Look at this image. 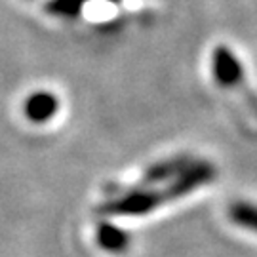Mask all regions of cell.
<instances>
[{"label":"cell","instance_id":"cell-2","mask_svg":"<svg viewBox=\"0 0 257 257\" xmlns=\"http://www.w3.org/2000/svg\"><path fill=\"white\" fill-rule=\"evenodd\" d=\"M166 202L162 191H145L138 189L132 193L120 196L116 200H110L101 206V211L107 215H143L149 211L156 210L158 206Z\"/></svg>","mask_w":257,"mask_h":257},{"label":"cell","instance_id":"cell-3","mask_svg":"<svg viewBox=\"0 0 257 257\" xmlns=\"http://www.w3.org/2000/svg\"><path fill=\"white\" fill-rule=\"evenodd\" d=\"M211 73L215 82L223 88H242L244 86V69L238 57L230 52L225 44L213 50L211 54Z\"/></svg>","mask_w":257,"mask_h":257},{"label":"cell","instance_id":"cell-8","mask_svg":"<svg viewBox=\"0 0 257 257\" xmlns=\"http://www.w3.org/2000/svg\"><path fill=\"white\" fill-rule=\"evenodd\" d=\"M86 0H50L48 12L59 18H74Z\"/></svg>","mask_w":257,"mask_h":257},{"label":"cell","instance_id":"cell-1","mask_svg":"<svg viewBox=\"0 0 257 257\" xmlns=\"http://www.w3.org/2000/svg\"><path fill=\"white\" fill-rule=\"evenodd\" d=\"M215 175H217V172H215V166L211 162H208V160H193L181 174L175 175L174 183L162 191L166 196V202L168 200H177L185 194L196 191L198 187L208 185L210 181L215 179Z\"/></svg>","mask_w":257,"mask_h":257},{"label":"cell","instance_id":"cell-7","mask_svg":"<svg viewBox=\"0 0 257 257\" xmlns=\"http://www.w3.org/2000/svg\"><path fill=\"white\" fill-rule=\"evenodd\" d=\"M229 217L238 227L257 232V206L248 202H234L229 208Z\"/></svg>","mask_w":257,"mask_h":257},{"label":"cell","instance_id":"cell-4","mask_svg":"<svg viewBox=\"0 0 257 257\" xmlns=\"http://www.w3.org/2000/svg\"><path fill=\"white\" fill-rule=\"evenodd\" d=\"M59 109V101L54 93L50 92H37L29 95L25 101V114L29 120H33L35 124H44L48 120L55 116V112Z\"/></svg>","mask_w":257,"mask_h":257},{"label":"cell","instance_id":"cell-6","mask_svg":"<svg viewBox=\"0 0 257 257\" xmlns=\"http://www.w3.org/2000/svg\"><path fill=\"white\" fill-rule=\"evenodd\" d=\"M97 242L101 248L118 253L128 248V234L110 223H101L97 227Z\"/></svg>","mask_w":257,"mask_h":257},{"label":"cell","instance_id":"cell-5","mask_svg":"<svg viewBox=\"0 0 257 257\" xmlns=\"http://www.w3.org/2000/svg\"><path fill=\"white\" fill-rule=\"evenodd\" d=\"M194 158L191 156H174V158H168L162 162H156L147 170V174L143 175V185H155L158 181H166V179H172L175 175H179L183 172L187 166L193 162Z\"/></svg>","mask_w":257,"mask_h":257}]
</instances>
